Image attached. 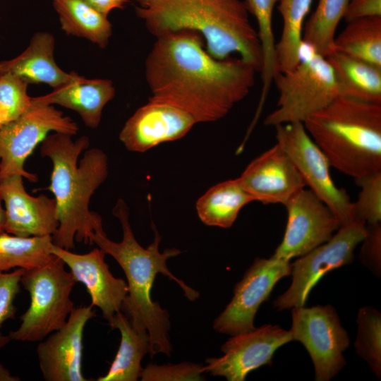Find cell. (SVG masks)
Listing matches in <instances>:
<instances>
[{"label": "cell", "instance_id": "obj_1", "mask_svg": "<svg viewBox=\"0 0 381 381\" xmlns=\"http://www.w3.org/2000/svg\"><path fill=\"white\" fill-rule=\"evenodd\" d=\"M258 72L240 57L214 58L190 30L157 37L145 63L149 99L186 111L196 123L226 116L248 95Z\"/></svg>", "mask_w": 381, "mask_h": 381}, {"label": "cell", "instance_id": "obj_2", "mask_svg": "<svg viewBox=\"0 0 381 381\" xmlns=\"http://www.w3.org/2000/svg\"><path fill=\"white\" fill-rule=\"evenodd\" d=\"M112 214L121 223L122 240L120 242L110 240L101 225L91 234L90 244L97 245L106 254L111 255L122 268L127 279L128 293L121 310L136 330L148 332L151 358L159 353L170 356L172 346L169 336V315L158 302L152 299L151 291L155 279L160 273L174 281L190 301L196 300L199 293L175 277L168 269L167 260L181 252L172 248H166L161 253L159 250L161 236L154 224L155 238L145 248L133 235L129 221V209L123 199L117 200Z\"/></svg>", "mask_w": 381, "mask_h": 381}, {"label": "cell", "instance_id": "obj_3", "mask_svg": "<svg viewBox=\"0 0 381 381\" xmlns=\"http://www.w3.org/2000/svg\"><path fill=\"white\" fill-rule=\"evenodd\" d=\"M40 145L41 156L52 164L48 189L54 195L59 220L53 243L70 250L75 241L90 244L91 234L102 220L90 210L89 203L107 178V155L101 149H88L86 135L73 140L71 135L53 132Z\"/></svg>", "mask_w": 381, "mask_h": 381}, {"label": "cell", "instance_id": "obj_4", "mask_svg": "<svg viewBox=\"0 0 381 381\" xmlns=\"http://www.w3.org/2000/svg\"><path fill=\"white\" fill-rule=\"evenodd\" d=\"M135 11L155 37L194 31L214 58L224 59L236 53L261 72V43L244 0H152L146 7L135 6Z\"/></svg>", "mask_w": 381, "mask_h": 381}, {"label": "cell", "instance_id": "obj_5", "mask_svg": "<svg viewBox=\"0 0 381 381\" xmlns=\"http://www.w3.org/2000/svg\"><path fill=\"white\" fill-rule=\"evenodd\" d=\"M303 125L330 167L354 179L381 171V104L339 96Z\"/></svg>", "mask_w": 381, "mask_h": 381}, {"label": "cell", "instance_id": "obj_6", "mask_svg": "<svg viewBox=\"0 0 381 381\" xmlns=\"http://www.w3.org/2000/svg\"><path fill=\"white\" fill-rule=\"evenodd\" d=\"M273 82L279 97L276 109L264 121L266 126L303 123L340 96L332 66L326 57L303 40L297 65L291 71L277 72Z\"/></svg>", "mask_w": 381, "mask_h": 381}, {"label": "cell", "instance_id": "obj_7", "mask_svg": "<svg viewBox=\"0 0 381 381\" xmlns=\"http://www.w3.org/2000/svg\"><path fill=\"white\" fill-rule=\"evenodd\" d=\"M20 283L30 303L19 327L8 335L11 341H40L66 322L75 308L71 295L77 282L63 260L54 255L45 264L25 270Z\"/></svg>", "mask_w": 381, "mask_h": 381}, {"label": "cell", "instance_id": "obj_8", "mask_svg": "<svg viewBox=\"0 0 381 381\" xmlns=\"http://www.w3.org/2000/svg\"><path fill=\"white\" fill-rule=\"evenodd\" d=\"M76 122L54 105L36 102L17 119L0 128V180L20 175L30 182L37 176L25 169V163L35 148L52 132L75 135Z\"/></svg>", "mask_w": 381, "mask_h": 381}, {"label": "cell", "instance_id": "obj_9", "mask_svg": "<svg viewBox=\"0 0 381 381\" xmlns=\"http://www.w3.org/2000/svg\"><path fill=\"white\" fill-rule=\"evenodd\" d=\"M292 341L301 342L308 352L316 381H329L346 365L344 352L350 339L331 305L291 308Z\"/></svg>", "mask_w": 381, "mask_h": 381}, {"label": "cell", "instance_id": "obj_10", "mask_svg": "<svg viewBox=\"0 0 381 381\" xmlns=\"http://www.w3.org/2000/svg\"><path fill=\"white\" fill-rule=\"evenodd\" d=\"M274 128L277 143L291 158L306 186L332 211L341 225L357 219L353 202L344 189L333 182L329 163L303 123H287Z\"/></svg>", "mask_w": 381, "mask_h": 381}, {"label": "cell", "instance_id": "obj_11", "mask_svg": "<svg viewBox=\"0 0 381 381\" xmlns=\"http://www.w3.org/2000/svg\"><path fill=\"white\" fill-rule=\"evenodd\" d=\"M365 234L366 223L355 219L341 225L330 239L298 257L291 264L290 286L273 301V307L284 310L305 306L310 291L326 273L353 261L354 250Z\"/></svg>", "mask_w": 381, "mask_h": 381}, {"label": "cell", "instance_id": "obj_12", "mask_svg": "<svg viewBox=\"0 0 381 381\" xmlns=\"http://www.w3.org/2000/svg\"><path fill=\"white\" fill-rule=\"evenodd\" d=\"M291 274V264L276 258H256L242 279L236 284L234 296L214 320L213 329L231 336L255 329L254 319L260 305L267 301L276 284Z\"/></svg>", "mask_w": 381, "mask_h": 381}, {"label": "cell", "instance_id": "obj_13", "mask_svg": "<svg viewBox=\"0 0 381 381\" xmlns=\"http://www.w3.org/2000/svg\"><path fill=\"white\" fill-rule=\"evenodd\" d=\"M287 222L273 257L290 261L327 241L341 226L332 211L310 189L303 188L284 205Z\"/></svg>", "mask_w": 381, "mask_h": 381}, {"label": "cell", "instance_id": "obj_14", "mask_svg": "<svg viewBox=\"0 0 381 381\" xmlns=\"http://www.w3.org/2000/svg\"><path fill=\"white\" fill-rule=\"evenodd\" d=\"M291 341L289 330L271 324L233 335L222 346V356L206 359L205 372L229 381H243L251 371L271 365L275 351Z\"/></svg>", "mask_w": 381, "mask_h": 381}, {"label": "cell", "instance_id": "obj_15", "mask_svg": "<svg viewBox=\"0 0 381 381\" xmlns=\"http://www.w3.org/2000/svg\"><path fill=\"white\" fill-rule=\"evenodd\" d=\"M92 306L74 308L65 325L37 346L40 369L46 381H88L83 373V332L96 316Z\"/></svg>", "mask_w": 381, "mask_h": 381}, {"label": "cell", "instance_id": "obj_16", "mask_svg": "<svg viewBox=\"0 0 381 381\" xmlns=\"http://www.w3.org/2000/svg\"><path fill=\"white\" fill-rule=\"evenodd\" d=\"M195 123L186 111L149 99L126 121L119 140L128 151L145 152L161 143L182 138Z\"/></svg>", "mask_w": 381, "mask_h": 381}, {"label": "cell", "instance_id": "obj_17", "mask_svg": "<svg viewBox=\"0 0 381 381\" xmlns=\"http://www.w3.org/2000/svg\"><path fill=\"white\" fill-rule=\"evenodd\" d=\"M52 254L61 258L70 269L76 282L85 285L91 298V306L98 307L108 322L121 310L128 287L122 278L115 277L105 262L106 253L99 248L79 254L53 246Z\"/></svg>", "mask_w": 381, "mask_h": 381}, {"label": "cell", "instance_id": "obj_18", "mask_svg": "<svg viewBox=\"0 0 381 381\" xmlns=\"http://www.w3.org/2000/svg\"><path fill=\"white\" fill-rule=\"evenodd\" d=\"M23 179L16 174L0 180L6 212L4 231L20 237L52 236L59 226L54 198L44 194L30 195Z\"/></svg>", "mask_w": 381, "mask_h": 381}, {"label": "cell", "instance_id": "obj_19", "mask_svg": "<svg viewBox=\"0 0 381 381\" xmlns=\"http://www.w3.org/2000/svg\"><path fill=\"white\" fill-rule=\"evenodd\" d=\"M238 179L255 201L284 205L305 182L291 158L277 143L251 161Z\"/></svg>", "mask_w": 381, "mask_h": 381}, {"label": "cell", "instance_id": "obj_20", "mask_svg": "<svg viewBox=\"0 0 381 381\" xmlns=\"http://www.w3.org/2000/svg\"><path fill=\"white\" fill-rule=\"evenodd\" d=\"M55 38L47 32H35L27 48L18 56L0 61V73H11L30 84H46L53 89L75 79L78 73H66L54 59Z\"/></svg>", "mask_w": 381, "mask_h": 381}, {"label": "cell", "instance_id": "obj_21", "mask_svg": "<svg viewBox=\"0 0 381 381\" xmlns=\"http://www.w3.org/2000/svg\"><path fill=\"white\" fill-rule=\"evenodd\" d=\"M116 90L109 79H88L78 75L44 95L32 97L47 104H57L78 114L87 127L97 128L104 107L115 96Z\"/></svg>", "mask_w": 381, "mask_h": 381}, {"label": "cell", "instance_id": "obj_22", "mask_svg": "<svg viewBox=\"0 0 381 381\" xmlns=\"http://www.w3.org/2000/svg\"><path fill=\"white\" fill-rule=\"evenodd\" d=\"M111 329L121 334L118 351L107 374L97 381H135L143 368L141 361L150 351V335L147 330L138 331L127 316L117 312L109 322Z\"/></svg>", "mask_w": 381, "mask_h": 381}, {"label": "cell", "instance_id": "obj_23", "mask_svg": "<svg viewBox=\"0 0 381 381\" xmlns=\"http://www.w3.org/2000/svg\"><path fill=\"white\" fill-rule=\"evenodd\" d=\"M326 59L334 71L340 96L381 104V68L336 51Z\"/></svg>", "mask_w": 381, "mask_h": 381}, {"label": "cell", "instance_id": "obj_24", "mask_svg": "<svg viewBox=\"0 0 381 381\" xmlns=\"http://www.w3.org/2000/svg\"><path fill=\"white\" fill-rule=\"evenodd\" d=\"M253 201L237 178L212 186L197 200L195 207L205 224L229 228L241 209Z\"/></svg>", "mask_w": 381, "mask_h": 381}, {"label": "cell", "instance_id": "obj_25", "mask_svg": "<svg viewBox=\"0 0 381 381\" xmlns=\"http://www.w3.org/2000/svg\"><path fill=\"white\" fill-rule=\"evenodd\" d=\"M53 6L65 33L86 39L101 49L107 47L112 35L107 16L82 0H53Z\"/></svg>", "mask_w": 381, "mask_h": 381}, {"label": "cell", "instance_id": "obj_26", "mask_svg": "<svg viewBox=\"0 0 381 381\" xmlns=\"http://www.w3.org/2000/svg\"><path fill=\"white\" fill-rule=\"evenodd\" d=\"M277 6L282 18V34L275 46L277 72L293 69L299 61L305 20L313 0H280Z\"/></svg>", "mask_w": 381, "mask_h": 381}, {"label": "cell", "instance_id": "obj_27", "mask_svg": "<svg viewBox=\"0 0 381 381\" xmlns=\"http://www.w3.org/2000/svg\"><path fill=\"white\" fill-rule=\"evenodd\" d=\"M334 44V51L381 68V16L348 22Z\"/></svg>", "mask_w": 381, "mask_h": 381}, {"label": "cell", "instance_id": "obj_28", "mask_svg": "<svg viewBox=\"0 0 381 381\" xmlns=\"http://www.w3.org/2000/svg\"><path fill=\"white\" fill-rule=\"evenodd\" d=\"M52 236L20 237L0 234V271L30 270L47 262L52 257Z\"/></svg>", "mask_w": 381, "mask_h": 381}, {"label": "cell", "instance_id": "obj_29", "mask_svg": "<svg viewBox=\"0 0 381 381\" xmlns=\"http://www.w3.org/2000/svg\"><path fill=\"white\" fill-rule=\"evenodd\" d=\"M350 0H319L315 11L304 23L303 40L326 57L334 49L337 26Z\"/></svg>", "mask_w": 381, "mask_h": 381}, {"label": "cell", "instance_id": "obj_30", "mask_svg": "<svg viewBox=\"0 0 381 381\" xmlns=\"http://www.w3.org/2000/svg\"><path fill=\"white\" fill-rule=\"evenodd\" d=\"M280 0H244L250 14L258 23V33L261 43L263 63L261 70L262 90L260 102H264L277 73L272 16L275 5Z\"/></svg>", "mask_w": 381, "mask_h": 381}, {"label": "cell", "instance_id": "obj_31", "mask_svg": "<svg viewBox=\"0 0 381 381\" xmlns=\"http://www.w3.org/2000/svg\"><path fill=\"white\" fill-rule=\"evenodd\" d=\"M356 323L358 329L354 342L355 351L380 380L381 314L372 306H363L358 312Z\"/></svg>", "mask_w": 381, "mask_h": 381}, {"label": "cell", "instance_id": "obj_32", "mask_svg": "<svg viewBox=\"0 0 381 381\" xmlns=\"http://www.w3.org/2000/svg\"><path fill=\"white\" fill-rule=\"evenodd\" d=\"M29 84L11 73H0V114L4 124L17 119L31 105Z\"/></svg>", "mask_w": 381, "mask_h": 381}, {"label": "cell", "instance_id": "obj_33", "mask_svg": "<svg viewBox=\"0 0 381 381\" xmlns=\"http://www.w3.org/2000/svg\"><path fill=\"white\" fill-rule=\"evenodd\" d=\"M361 188L353 209L356 219L366 224L381 222V171L355 179Z\"/></svg>", "mask_w": 381, "mask_h": 381}, {"label": "cell", "instance_id": "obj_34", "mask_svg": "<svg viewBox=\"0 0 381 381\" xmlns=\"http://www.w3.org/2000/svg\"><path fill=\"white\" fill-rule=\"evenodd\" d=\"M204 365L182 362L178 364L156 365L149 363L143 368L142 381H199L203 380Z\"/></svg>", "mask_w": 381, "mask_h": 381}, {"label": "cell", "instance_id": "obj_35", "mask_svg": "<svg viewBox=\"0 0 381 381\" xmlns=\"http://www.w3.org/2000/svg\"><path fill=\"white\" fill-rule=\"evenodd\" d=\"M24 269L17 268L13 271H0V350L11 340L8 335L1 332L4 323L15 318L16 307L15 299L20 291V284Z\"/></svg>", "mask_w": 381, "mask_h": 381}, {"label": "cell", "instance_id": "obj_36", "mask_svg": "<svg viewBox=\"0 0 381 381\" xmlns=\"http://www.w3.org/2000/svg\"><path fill=\"white\" fill-rule=\"evenodd\" d=\"M361 262L375 277L381 276V223L366 224V234L361 241Z\"/></svg>", "mask_w": 381, "mask_h": 381}, {"label": "cell", "instance_id": "obj_37", "mask_svg": "<svg viewBox=\"0 0 381 381\" xmlns=\"http://www.w3.org/2000/svg\"><path fill=\"white\" fill-rule=\"evenodd\" d=\"M374 16H381V0H350L343 18L348 23Z\"/></svg>", "mask_w": 381, "mask_h": 381}, {"label": "cell", "instance_id": "obj_38", "mask_svg": "<svg viewBox=\"0 0 381 381\" xmlns=\"http://www.w3.org/2000/svg\"><path fill=\"white\" fill-rule=\"evenodd\" d=\"M88 6L108 16L109 13L115 9H123L129 2V0H82Z\"/></svg>", "mask_w": 381, "mask_h": 381}, {"label": "cell", "instance_id": "obj_39", "mask_svg": "<svg viewBox=\"0 0 381 381\" xmlns=\"http://www.w3.org/2000/svg\"><path fill=\"white\" fill-rule=\"evenodd\" d=\"M20 377L11 375L10 371L0 363V381H19Z\"/></svg>", "mask_w": 381, "mask_h": 381}, {"label": "cell", "instance_id": "obj_40", "mask_svg": "<svg viewBox=\"0 0 381 381\" xmlns=\"http://www.w3.org/2000/svg\"><path fill=\"white\" fill-rule=\"evenodd\" d=\"M6 221V212L4 207L3 206V202L0 196V234L5 232L4 225Z\"/></svg>", "mask_w": 381, "mask_h": 381}, {"label": "cell", "instance_id": "obj_41", "mask_svg": "<svg viewBox=\"0 0 381 381\" xmlns=\"http://www.w3.org/2000/svg\"><path fill=\"white\" fill-rule=\"evenodd\" d=\"M135 1L139 4V6L146 7L150 4V3L152 0H135Z\"/></svg>", "mask_w": 381, "mask_h": 381}, {"label": "cell", "instance_id": "obj_42", "mask_svg": "<svg viewBox=\"0 0 381 381\" xmlns=\"http://www.w3.org/2000/svg\"><path fill=\"white\" fill-rule=\"evenodd\" d=\"M4 125V123H3V121H2V119H1V114H0V128H1V126Z\"/></svg>", "mask_w": 381, "mask_h": 381}]
</instances>
